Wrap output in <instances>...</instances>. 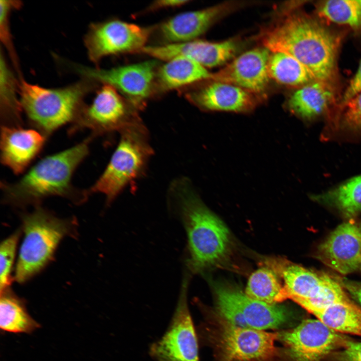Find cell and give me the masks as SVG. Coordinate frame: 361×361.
<instances>
[{"instance_id": "cell-1", "label": "cell", "mask_w": 361, "mask_h": 361, "mask_svg": "<svg viewBox=\"0 0 361 361\" xmlns=\"http://www.w3.org/2000/svg\"><path fill=\"white\" fill-rule=\"evenodd\" d=\"M287 10L262 34L263 46L271 52L291 55L316 80L331 84L336 73L340 36L311 17Z\"/></svg>"}, {"instance_id": "cell-2", "label": "cell", "mask_w": 361, "mask_h": 361, "mask_svg": "<svg viewBox=\"0 0 361 361\" xmlns=\"http://www.w3.org/2000/svg\"><path fill=\"white\" fill-rule=\"evenodd\" d=\"M93 138L91 134L69 148L45 157L16 182H2L4 201L19 207L37 205L52 196L62 197L76 203L84 201L89 194L87 190L74 187L72 177L88 155Z\"/></svg>"}, {"instance_id": "cell-3", "label": "cell", "mask_w": 361, "mask_h": 361, "mask_svg": "<svg viewBox=\"0 0 361 361\" xmlns=\"http://www.w3.org/2000/svg\"><path fill=\"white\" fill-rule=\"evenodd\" d=\"M169 189L187 232L190 268L198 272L217 265L229 252L228 228L201 201L188 180L177 179Z\"/></svg>"}, {"instance_id": "cell-4", "label": "cell", "mask_w": 361, "mask_h": 361, "mask_svg": "<svg viewBox=\"0 0 361 361\" xmlns=\"http://www.w3.org/2000/svg\"><path fill=\"white\" fill-rule=\"evenodd\" d=\"M94 81L84 78L69 86L47 88L19 78L20 102L32 126L46 138L68 123L72 124L85 104Z\"/></svg>"}, {"instance_id": "cell-5", "label": "cell", "mask_w": 361, "mask_h": 361, "mask_svg": "<svg viewBox=\"0 0 361 361\" xmlns=\"http://www.w3.org/2000/svg\"><path fill=\"white\" fill-rule=\"evenodd\" d=\"M22 221L24 237L15 272L19 283L30 279L48 264L60 241L72 233L73 225L38 206L24 215Z\"/></svg>"}, {"instance_id": "cell-6", "label": "cell", "mask_w": 361, "mask_h": 361, "mask_svg": "<svg viewBox=\"0 0 361 361\" xmlns=\"http://www.w3.org/2000/svg\"><path fill=\"white\" fill-rule=\"evenodd\" d=\"M119 144L104 171L87 192L103 194L111 203L128 184L144 172L153 153L142 121L123 130Z\"/></svg>"}, {"instance_id": "cell-7", "label": "cell", "mask_w": 361, "mask_h": 361, "mask_svg": "<svg viewBox=\"0 0 361 361\" xmlns=\"http://www.w3.org/2000/svg\"><path fill=\"white\" fill-rule=\"evenodd\" d=\"M137 110L112 86L104 84L89 104H84L68 132L82 129L91 130L94 137L106 133L121 132L141 120Z\"/></svg>"}, {"instance_id": "cell-8", "label": "cell", "mask_w": 361, "mask_h": 361, "mask_svg": "<svg viewBox=\"0 0 361 361\" xmlns=\"http://www.w3.org/2000/svg\"><path fill=\"white\" fill-rule=\"evenodd\" d=\"M71 64L75 72L84 78L113 87L138 110L144 108L154 93L158 69L156 61L104 69Z\"/></svg>"}, {"instance_id": "cell-9", "label": "cell", "mask_w": 361, "mask_h": 361, "mask_svg": "<svg viewBox=\"0 0 361 361\" xmlns=\"http://www.w3.org/2000/svg\"><path fill=\"white\" fill-rule=\"evenodd\" d=\"M151 32V28L111 19L90 24L84 43L89 60L98 65L107 56L139 53Z\"/></svg>"}, {"instance_id": "cell-10", "label": "cell", "mask_w": 361, "mask_h": 361, "mask_svg": "<svg viewBox=\"0 0 361 361\" xmlns=\"http://www.w3.org/2000/svg\"><path fill=\"white\" fill-rule=\"evenodd\" d=\"M188 287L185 277L167 329L150 346L149 353L156 361H199L197 334L187 301Z\"/></svg>"}, {"instance_id": "cell-11", "label": "cell", "mask_w": 361, "mask_h": 361, "mask_svg": "<svg viewBox=\"0 0 361 361\" xmlns=\"http://www.w3.org/2000/svg\"><path fill=\"white\" fill-rule=\"evenodd\" d=\"M278 339L294 361H320L350 339L317 318L303 320L293 329L278 333Z\"/></svg>"}, {"instance_id": "cell-12", "label": "cell", "mask_w": 361, "mask_h": 361, "mask_svg": "<svg viewBox=\"0 0 361 361\" xmlns=\"http://www.w3.org/2000/svg\"><path fill=\"white\" fill-rule=\"evenodd\" d=\"M283 280L286 297L299 300L321 299L335 302L348 299L335 278L289 262H275L272 268Z\"/></svg>"}, {"instance_id": "cell-13", "label": "cell", "mask_w": 361, "mask_h": 361, "mask_svg": "<svg viewBox=\"0 0 361 361\" xmlns=\"http://www.w3.org/2000/svg\"><path fill=\"white\" fill-rule=\"evenodd\" d=\"M314 256L342 275L361 273V224L339 225L317 246Z\"/></svg>"}, {"instance_id": "cell-14", "label": "cell", "mask_w": 361, "mask_h": 361, "mask_svg": "<svg viewBox=\"0 0 361 361\" xmlns=\"http://www.w3.org/2000/svg\"><path fill=\"white\" fill-rule=\"evenodd\" d=\"M278 333L241 328L225 322L219 333L220 348L228 361H262L276 353Z\"/></svg>"}, {"instance_id": "cell-15", "label": "cell", "mask_w": 361, "mask_h": 361, "mask_svg": "<svg viewBox=\"0 0 361 361\" xmlns=\"http://www.w3.org/2000/svg\"><path fill=\"white\" fill-rule=\"evenodd\" d=\"M270 52L263 46L246 51L213 73L210 80L233 84L261 96L270 79L268 65Z\"/></svg>"}, {"instance_id": "cell-16", "label": "cell", "mask_w": 361, "mask_h": 361, "mask_svg": "<svg viewBox=\"0 0 361 361\" xmlns=\"http://www.w3.org/2000/svg\"><path fill=\"white\" fill-rule=\"evenodd\" d=\"M239 49V43L235 40L219 42L195 40L183 43L146 45L139 53L165 61L185 57L207 68L227 63L234 58Z\"/></svg>"}, {"instance_id": "cell-17", "label": "cell", "mask_w": 361, "mask_h": 361, "mask_svg": "<svg viewBox=\"0 0 361 361\" xmlns=\"http://www.w3.org/2000/svg\"><path fill=\"white\" fill-rule=\"evenodd\" d=\"M243 4L226 2L204 9L177 14L162 23L159 34L165 44H178L197 40L222 17Z\"/></svg>"}, {"instance_id": "cell-18", "label": "cell", "mask_w": 361, "mask_h": 361, "mask_svg": "<svg viewBox=\"0 0 361 361\" xmlns=\"http://www.w3.org/2000/svg\"><path fill=\"white\" fill-rule=\"evenodd\" d=\"M185 97L202 110L236 113L252 111L260 100L259 96L238 86L214 81L188 91Z\"/></svg>"}, {"instance_id": "cell-19", "label": "cell", "mask_w": 361, "mask_h": 361, "mask_svg": "<svg viewBox=\"0 0 361 361\" xmlns=\"http://www.w3.org/2000/svg\"><path fill=\"white\" fill-rule=\"evenodd\" d=\"M46 138L35 129L1 125L2 163L16 174L22 173L40 152Z\"/></svg>"}, {"instance_id": "cell-20", "label": "cell", "mask_w": 361, "mask_h": 361, "mask_svg": "<svg viewBox=\"0 0 361 361\" xmlns=\"http://www.w3.org/2000/svg\"><path fill=\"white\" fill-rule=\"evenodd\" d=\"M220 285L240 311L249 328L260 330L278 328L289 321L290 313L285 307L253 299L237 288Z\"/></svg>"}, {"instance_id": "cell-21", "label": "cell", "mask_w": 361, "mask_h": 361, "mask_svg": "<svg viewBox=\"0 0 361 361\" xmlns=\"http://www.w3.org/2000/svg\"><path fill=\"white\" fill-rule=\"evenodd\" d=\"M331 84L315 80L297 88L287 99V108L292 114L306 120L321 116L335 101Z\"/></svg>"}, {"instance_id": "cell-22", "label": "cell", "mask_w": 361, "mask_h": 361, "mask_svg": "<svg viewBox=\"0 0 361 361\" xmlns=\"http://www.w3.org/2000/svg\"><path fill=\"white\" fill-rule=\"evenodd\" d=\"M212 76V73L198 63L185 57H175L157 69L156 87L162 91L172 90L210 80Z\"/></svg>"}, {"instance_id": "cell-23", "label": "cell", "mask_w": 361, "mask_h": 361, "mask_svg": "<svg viewBox=\"0 0 361 361\" xmlns=\"http://www.w3.org/2000/svg\"><path fill=\"white\" fill-rule=\"evenodd\" d=\"M312 314L338 333L361 336V308L350 298L332 303Z\"/></svg>"}, {"instance_id": "cell-24", "label": "cell", "mask_w": 361, "mask_h": 361, "mask_svg": "<svg viewBox=\"0 0 361 361\" xmlns=\"http://www.w3.org/2000/svg\"><path fill=\"white\" fill-rule=\"evenodd\" d=\"M312 197L317 202L336 209L345 218H353L361 213V174Z\"/></svg>"}, {"instance_id": "cell-25", "label": "cell", "mask_w": 361, "mask_h": 361, "mask_svg": "<svg viewBox=\"0 0 361 361\" xmlns=\"http://www.w3.org/2000/svg\"><path fill=\"white\" fill-rule=\"evenodd\" d=\"M40 326L28 312L23 300L8 289L1 292V330L15 333H30Z\"/></svg>"}, {"instance_id": "cell-26", "label": "cell", "mask_w": 361, "mask_h": 361, "mask_svg": "<svg viewBox=\"0 0 361 361\" xmlns=\"http://www.w3.org/2000/svg\"><path fill=\"white\" fill-rule=\"evenodd\" d=\"M1 118L2 125L11 127H21L23 112L18 81L1 52L0 60Z\"/></svg>"}, {"instance_id": "cell-27", "label": "cell", "mask_w": 361, "mask_h": 361, "mask_svg": "<svg viewBox=\"0 0 361 361\" xmlns=\"http://www.w3.org/2000/svg\"><path fill=\"white\" fill-rule=\"evenodd\" d=\"M268 71L270 78L288 86L299 88L316 80L298 60L291 55L283 52L270 53Z\"/></svg>"}, {"instance_id": "cell-28", "label": "cell", "mask_w": 361, "mask_h": 361, "mask_svg": "<svg viewBox=\"0 0 361 361\" xmlns=\"http://www.w3.org/2000/svg\"><path fill=\"white\" fill-rule=\"evenodd\" d=\"M250 298L268 304H276L287 299L284 285L272 269L262 267L250 276L245 293Z\"/></svg>"}, {"instance_id": "cell-29", "label": "cell", "mask_w": 361, "mask_h": 361, "mask_svg": "<svg viewBox=\"0 0 361 361\" xmlns=\"http://www.w3.org/2000/svg\"><path fill=\"white\" fill-rule=\"evenodd\" d=\"M316 10L317 15L328 22L361 31V0L320 1Z\"/></svg>"}, {"instance_id": "cell-30", "label": "cell", "mask_w": 361, "mask_h": 361, "mask_svg": "<svg viewBox=\"0 0 361 361\" xmlns=\"http://www.w3.org/2000/svg\"><path fill=\"white\" fill-rule=\"evenodd\" d=\"M21 232L17 231L3 241L0 247V289L1 292L9 289L11 285V273L17 246Z\"/></svg>"}, {"instance_id": "cell-31", "label": "cell", "mask_w": 361, "mask_h": 361, "mask_svg": "<svg viewBox=\"0 0 361 361\" xmlns=\"http://www.w3.org/2000/svg\"><path fill=\"white\" fill-rule=\"evenodd\" d=\"M333 125L348 130H361V91L340 104Z\"/></svg>"}, {"instance_id": "cell-32", "label": "cell", "mask_w": 361, "mask_h": 361, "mask_svg": "<svg viewBox=\"0 0 361 361\" xmlns=\"http://www.w3.org/2000/svg\"><path fill=\"white\" fill-rule=\"evenodd\" d=\"M22 4L19 1H0V37L1 40L8 50L15 67L19 71V64L16 52L13 47L11 36L9 31V17L12 11L20 8Z\"/></svg>"}, {"instance_id": "cell-33", "label": "cell", "mask_w": 361, "mask_h": 361, "mask_svg": "<svg viewBox=\"0 0 361 361\" xmlns=\"http://www.w3.org/2000/svg\"><path fill=\"white\" fill-rule=\"evenodd\" d=\"M335 357L338 361H361V342L348 340Z\"/></svg>"}, {"instance_id": "cell-34", "label": "cell", "mask_w": 361, "mask_h": 361, "mask_svg": "<svg viewBox=\"0 0 361 361\" xmlns=\"http://www.w3.org/2000/svg\"><path fill=\"white\" fill-rule=\"evenodd\" d=\"M361 91V60L358 69L350 80L341 100L343 103Z\"/></svg>"}, {"instance_id": "cell-35", "label": "cell", "mask_w": 361, "mask_h": 361, "mask_svg": "<svg viewBox=\"0 0 361 361\" xmlns=\"http://www.w3.org/2000/svg\"><path fill=\"white\" fill-rule=\"evenodd\" d=\"M336 280L353 299L361 305V282L348 280L345 278L337 277Z\"/></svg>"}, {"instance_id": "cell-36", "label": "cell", "mask_w": 361, "mask_h": 361, "mask_svg": "<svg viewBox=\"0 0 361 361\" xmlns=\"http://www.w3.org/2000/svg\"><path fill=\"white\" fill-rule=\"evenodd\" d=\"M189 1L185 0H162L154 2L149 7L151 10L160 8H173L181 6L189 3Z\"/></svg>"}]
</instances>
